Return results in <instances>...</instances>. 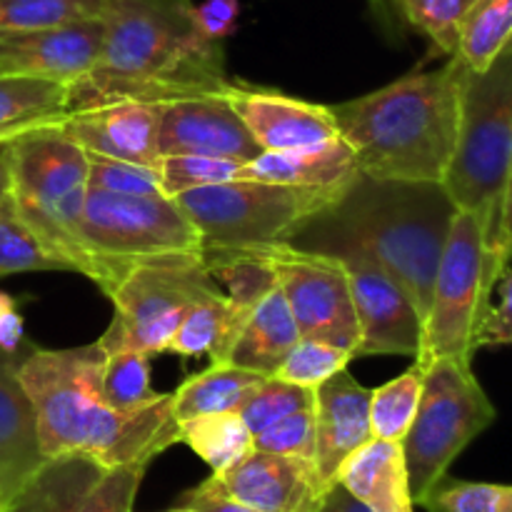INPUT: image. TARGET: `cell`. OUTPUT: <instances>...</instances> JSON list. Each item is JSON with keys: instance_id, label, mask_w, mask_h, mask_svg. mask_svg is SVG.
<instances>
[{"instance_id": "cell-49", "label": "cell", "mask_w": 512, "mask_h": 512, "mask_svg": "<svg viewBox=\"0 0 512 512\" xmlns=\"http://www.w3.org/2000/svg\"><path fill=\"white\" fill-rule=\"evenodd\" d=\"M10 185H13V180H10V153L8 148H3L0 150V203L10 195Z\"/></svg>"}, {"instance_id": "cell-2", "label": "cell", "mask_w": 512, "mask_h": 512, "mask_svg": "<svg viewBox=\"0 0 512 512\" xmlns=\"http://www.w3.org/2000/svg\"><path fill=\"white\" fill-rule=\"evenodd\" d=\"M105 353L98 343L80 348H35L15 363L38 423L43 458L85 455L110 468H148L180 443L173 393L135 410H115L103 398Z\"/></svg>"}, {"instance_id": "cell-4", "label": "cell", "mask_w": 512, "mask_h": 512, "mask_svg": "<svg viewBox=\"0 0 512 512\" xmlns=\"http://www.w3.org/2000/svg\"><path fill=\"white\" fill-rule=\"evenodd\" d=\"M455 213L458 205L445 183L358 173L340 198L313 218L368 250L403 285L425 325Z\"/></svg>"}, {"instance_id": "cell-43", "label": "cell", "mask_w": 512, "mask_h": 512, "mask_svg": "<svg viewBox=\"0 0 512 512\" xmlns=\"http://www.w3.org/2000/svg\"><path fill=\"white\" fill-rule=\"evenodd\" d=\"M193 15L198 28L208 35L210 40L223 43L233 30L238 28L240 3L238 0H205V3L193 5Z\"/></svg>"}, {"instance_id": "cell-21", "label": "cell", "mask_w": 512, "mask_h": 512, "mask_svg": "<svg viewBox=\"0 0 512 512\" xmlns=\"http://www.w3.org/2000/svg\"><path fill=\"white\" fill-rule=\"evenodd\" d=\"M355 153L340 135L290 150H265L243 165V178L298 188H345L358 175Z\"/></svg>"}, {"instance_id": "cell-6", "label": "cell", "mask_w": 512, "mask_h": 512, "mask_svg": "<svg viewBox=\"0 0 512 512\" xmlns=\"http://www.w3.org/2000/svg\"><path fill=\"white\" fill-rule=\"evenodd\" d=\"M512 160V43L480 73L463 65L460 135L445 188L460 210L480 218L493 260L500 203ZM495 273V270H493Z\"/></svg>"}, {"instance_id": "cell-26", "label": "cell", "mask_w": 512, "mask_h": 512, "mask_svg": "<svg viewBox=\"0 0 512 512\" xmlns=\"http://www.w3.org/2000/svg\"><path fill=\"white\" fill-rule=\"evenodd\" d=\"M180 443L188 445L213 473L233 468L253 450V435L238 413H208L183 420Z\"/></svg>"}, {"instance_id": "cell-11", "label": "cell", "mask_w": 512, "mask_h": 512, "mask_svg": "<svg viewBox=\"0 0 512 512\" xmlns=\"http://www.w3.org/2000/svg\"><path fill=\"white\" fill-rule=\"evenodd\" d=\"M80 235L95 263L103 293L115 275L135 260L203 250L198 228L170 195H123L90 190L85 195Z\"/></svg>"}, {"instance_id": "cell-7", "label": "cell", "mask_w": 512, "mask_h": 512, "mask_svg": "<svg viewBox=\"0 0 512 512\" xmlns=\"http://www.w3.org/2000/svg\"><path fill=\"white\" fill-rule=\"evenodd\" d=\"M115 315L95 343L103 350L135 348L150 358L168 353L180 320L198 303L223 298L203 250L135 260L115 275L105 293Z\"/></svg>"}, {"instance_id": "cell-29", "label": "cell", "mask_w": 512, "mask_h": 512, "mask_svg": "<svg viewBox=\"0 0 512 512\" xmlns=\"http://www.w3.org/2000/svg\"><path fill=\"white\" fill-rule=\"evenodd\" d=\"M65 103V85L23 75H0V128L20 123H53L65 115Z\"/></svg>"}, {"instance_id": "cell-18", "label": "cell", "mask_w": 512, "mask_h": 512, "mask_svg": "<svg viewBox=\"0 0 512 512\" xmlns=\"http://www.w3.org/2000/svg\"><path fill=\"white\" fill-rule=\"evenodd\" d=\"M370 393L373 390L358 383L348 368L315 388L313 463L328 488L335 485L345 460L373 440Z\"/></svg>"}, {"instance_id": "cell-23", "label": "cell", "mask_w": 512, "mask_h": 512, "mask_svg": "<svg viewBox=\"0 0 512 512\" xmlns=\"http://www.w3.org/2000/svg\"><path fill=\"white\" fill-rule=\"evenodd\" d=\"M298 340V323L285 303V295L275 283V288L260 300L258 308L250 313L248 323L240 330L228 355V363L263 375V378H273Z\"/></svg>"}, {"instance_id": "cell-39", "label": "cell", "mask_w": 512, "mask_h": 512, "mask_svg": "<svg viewBox=\"0 0 512 512\" xmlns=\"http://www.w3.org/2000/svg\"><path fill=\"white\" fill-rule=\"evenodd\" d=\"M88 188L123 195L163 193L158 165L100 158V155H88Z\"/></svg>"}, {"instance_id": "cell-51", "label": "cell", "mask_w": 512, "mask_h": 512, "mask_svg": "<svg viewBox=\"0 0 512 512\" xmlns=\"http://www.w3.org/2000/svg\"><path fill=\"white\" fill-rule=\"evenodd\" d=\"M168 512H193L190 508H183V505H178V508H173V510H168Z\"/></svg>"}, {"instance_id": "cell-33", "label": "cell", "mask_w": 512, "mask_h": 512, "mask_svg": "<svg viewBox=\"0 0 512 512\" xmlns=\"http://www.w3.org/2000/svg\"><path fill=\"white\" fill-rule=\"evenodd\" d=\"M105 0H0V35L103 18Z\"/></svg>"}, {"instance_id": "cell-20", "label": "cell", "mask_w": 512, "mask_h": 512, "mask_svg": "<svg viewBox=\"0 0 512 512\" xmlns=\"http://www.w3.org/2000/svg\"><path fill=\"white\" fill-rule=\"evenodd\" d=\"M15 358L0 355V505L10 503L45 463L30 398L15 370Z\"/></svg>"}, {"instance_id": "cell-37", "label": "cell", "mask_w": 512, "mask_h": 512, "mask_svg": "<svg viewBox=\"0 0 512 512\" xmlns=\"http://www.w3.org/2000/svg\"><path fill=\"white\" fill-rule=\"evenodd\" d=\"M243 165L238 160L210 158V155H168L160 158V185L163 193L175 198L188 190L220 185L243 178Z\"/></svg>"}, {"instance_id": "cell-41", "label": "cell", "mask_w": 512, "mask_h": 512, "mask_svg": "<svg viewBox=\"0 0 512 512\" xmlns=\"http://www.w3.org/2000/svg\"><path fill=\"white\" fill-rule=\"evenodd\" d=\"M313 445V408L290 413L288 418L278 420L263 433L253 435V450H263V453L313 458Z\"/></svg>"}, {"instance_id": "cell-19", "label": "cell", "mask_w": 512, "mask_h": 512, "mask_svg": "<svg viewBox=\"0 0 512 512\" xmlns=\"http://www.w3.org/2000/svg\"><path fill=\"white\" fill-rule=\"evenodd\" d=\"M60 130L88 155L158 165V108L148 103H113L75 110L60 118Z\"/></svg>"}, {"instance_id": "cell-9", "label": "cell", "mask_w": 512, "mask_h": 512, "mask_svg": "<svg viewBox=\"0 0 512 512\" xmlns=\"http://www.w3.org/2000/svg\"><path fill=\"white\" fill-rule=\"evenodd\" d=\"M345 188H298L240 178L175 195L198 228L203 248H255L288 243L313 215L340 198Z\"/></svg>"}, {"instance_id": "cell-14", "label": "cell", "mask_w": 512, "mask_h": 512, "mask_svg": "<svg viewBox=\"0 0 512 512\" xmlns=\"http://www.w3.org/2000/svg\"><path fill=\"white\" fill-rule=\"evenodd\" d=\"M158 155H210L248 160L265 153L223 93L158 103Z\"/></svg>"}, {"instance_id": "cell-15", "label": "cell", "mask_w": 512, "mask_h": 512, "mask_svg": "<svg viewBox=\"0 0 512 512\" xmlns=\"http://www.w3.org/2000/svg\"><path fill=\"white\" fill-rule=\"evenodd\" d=\"M210 483L258 512H318L328 495L313 458L250 450L240 463L210 475Z\"/></svg>"}, {"instance_id": "cell-28", "label": "cell", "mask_w": 512, "mask_h": 512, "mask_svg": "<svg viewBox=\"0 0 512 512\" xmlns=\"http://www.w3.org/2000/svg\"><path fill=\"white\" fill-rule=\"evenodd\" d=\"M512 43V0H475L460 33L455 58L473 73L488 68Z\"/></svg>"}, {"instance_id": "cell-44", "label": "cell", "mask_w": 512, "mask_h": 512, "mask_svg": "<svg viewBox=\"0 0 512 512\" xmlns=\"http://www.w3.org/2000/svg\"><path fill=\"white\" fill-rule=\"evenodd\" d=\"M180 505H183V508H190L193 512H258L248 508V505H243L240 500L225 495L223 490L215 488L210 480H203V483L195 485L193 490L183 493Z\"/></svg>"}, {"instance_id": "cell-12", "label": "cell", "mask_w": 512, "mask_h": 512, "mask_svg": "<svg viewBox=\"0 0 512 512\" xmlns=\"http://www.w3.org/2000/svg\"><path fill=\"white\" fill-rule=\"evenodd\" d=\"M288 245L310 253H323L340 260L348 273L350 295L360 325V343L355 358L373 355H405L418 358L423 350V318L403 285L353 240L325 228L310 218L293 233Z\"/></svg>"}, {"instance_id": "cell-52", "label": "cell", "mask_w": 512, "mask_h": 512, "mask_svg": "<svg viewBox=\"0 0 512 512\" xmlns=\"http://www.w3.org/2000/svg\"><path fill=\"white\" fill-rule=\"evenodd\" d=\"M0 512H5V508H3V505H0Z\"/></svg>"}, {"instance_id": "cell-16", "label": "cell", "mask_w": 512, "mask_h": 512, "mask_svg": "<svg viewBox=\"0 0 512 512\" xmlns=\"http://www.w3.org/2000/svg\"><path fill=\"white\" fill-rule=\"evenodd\" d=\"M103 18H85L30 33L0 35V75L53 80L68 88L83 78L103 48Z\"/></svg>"}, {"instance_id": "cell-13", "label": "cell", "mask_w": 512, "mask_h": 512, "mask_svg": "<svg viewBox=\"0 0 512 512\" xmlns=\"http://www.w3.org/2000/svg\"><path fill=\"white\" fill-rule=\"evenodd\" d=\"M273 273L290 313L298 323L300 338L323 340L353 353L360 343L358 313L350 295L348 273L340 260L323 253L293 248L288 243L255 245Z\"/></svg>"}, {"instance_id": "cell-45", "label": "cell", "mask_w": 512, "mask_h": 512, "mask_svg": "<svg viewBox=\"0 0 512 512\" xmlns=\"http://www.w3.org/2000/svg\"><path fill=\"white\" fill-rule=\"evenodd\" d=\"M25 343V323L18 313V300L0 290V355L15 358Z\"/></svg>"}, {"instance_id": "cell-10", "label": "cell", "mask_w": 512, "mask_h": 512, "mask_svg": "<svg viewBox=\"0 0 512 512\" xmlns=\"http://www.w3.org/2000/svg\"><path fill=\"white\" fill-rule=\"evenodd\" d=\"M493 260L480 218L470 210L455 213L448 243L440 255L423 325V350L415 360L428 365L440 358L473 363L475 335L495 293Z\"/></svg>"}, {"instance_id": "cell-50", "label": "cell", "mask_w": 512, "mask_h": 512, "mask_svg": "<svg viewBox=\"0 0 512 512\" xmlns=\"http://www.w3.org/2000/svg\"><path fill=\"white\" fill-rule=\"evenodd\" d=\"M370 5H373V10L380 15V18L400 20L398 18V0H370Z\"/></svg>"}, {"instance_id": "cell-40", "label": "cell", "mask_w": 512, "mask_h": 512, "mask_svg": "<svg viewBox=\"0 0 512 512\" xmlns=\"http://www.w3.org/2000/svg\"><path fill=\"white\" fill-rule=\"evenodd\" d=\"M145 470L148 468H140V465L105 470L78 512H133Z\"/></svg>"}, {"instance_id": "cell-46", "label": "cell", "mask_w": 512, "mask_h": 512, "mask_svg": "<svg viewBox=\"0 0 512 512\" xmlns=\"http://www.w3.org/2000/svg\"><path fill=\"white\" fill-rule=\"evenodd\" d=\"M512 260V160L508 168V178H505L503 188V203H500V220H498V238H495L493 248V270L495 278L510 268Z\"/></svg>"}, {"instance_id": "cell-24", "label": "cell", "mask_w": 512, "mask_h": 512, "mask_svg": "<svg viewBox=\"0 0 512 512\" xmlns=\"http://www.w3.org/2000/svg\"><path fill=\"white\" fill-rule=\"evenodd\" d=\"M105 468L85 455L48 458L15 493L5 512H78Z\"/></svg>"}, {"instance_id": "cell-17", "label": "cell", "mask_w": 512, "mask_h": 512, "mask_svg": "<svg viewBox=\"0 0 512 512\" xmlns=\"http://www.w3.org/2000/svg\"><path fill=\"white\" fill-rule=\"evenodd\" d=\"M223 95L263 150H290L338 135L330 105L235 80H230Z\"/></svg>"}, {"instance_id": "cell-27", "label": "cell", "mask_w": 512, "mask_h": 512, "mask_svg": "<svg viewBox=\"0 0 512 512\" xmlns=\"http://www.w3.org/2000/svg\"><path fill=\"white\" fill-rule=\"evenodd\" d=\"M233 348V330H230V305L228 298H215L198 303L180 320L178 330L170 338L168 353L180 358H203L210 363H228Z\"/></svg>"}, {"instance_id": "cell-8", "label": "cell", "mask_w": 512, "mask_h": 512, "mask_svg": "<svg viewBox=\"0 0 512 512\" xmlns=\"http://www.w3.org/2000/svg\"><path fill=\"white\" fill-rule=\"evenodd\" d=\"M495 418L498 410L475 378L473 363L440 358L425 365L418 413L400 443L415 505L448 478L450 465Z\"/></svg>"}, {"instance_id": "cell-1", "label": "cell", "mask_w": 512, "mask_h": 512, "mask_svg": "<svg viewBox=\"0 0 512 512\" xmlns=\"http://www.w3.org/2000/svg\"><path fill=\"white\" fill-rule=\"evenodd\" d=\"M193 0H105L93 68L68 85L65 113L113 103H168L223 93V43L198 28Z\"/></svg>"}, {"instance_id": "cell-48", "label": "cell", "mask_w": 512, "mask_h": 512, "mask_svg": "<svg viewBox=\"0 0 512 512\" xmlns=\"http://www.w3.org/2000/svg\"><path fill=\"white\" fill-rule=\"evenodd\" d=\"M53 123H58V120H53ZM40 125H48V123H20V125H10V128H0V150L8 148L15 138H20V135L28 133V130L40 128Z\"/></svg>"}, {"instance_id": "cell-31", "label": "cell", "mask_w": 512, "mask_h": 512, "mask_svg": "<svg viewBox=\"0 0 512 512\" xmlns=\"http://www.w3.org/2000/svg\"><path fill=\"white\" fill-rule=\"evenodd\" d=\"M103 398L115 410H135L160 393L150 385V355L135 348L103 350Z\"/></svg>"}, {"instance_id": "cell-5", "label": "cell", "mask_w": 512, "mask_h": 512, "mask_svg": "<svg viewBox=\"0 0 512 512\" xmlns=\"http://www.w3.org/2000/svg\"><path fill=\"white\" fill-rule=\"evenodd\" d=\"M58 123L28 130L8 145L10 195L45 250L65 270L93 280L95 263L80 235L88 195V153Z\"/></svg>"}, {"instance_id": "cell-22", "label": "cell", "mask_w": 512, "mask_h": 512, "mask_svg": "<svg viewBox=\"0 0 512 512\" xmlns=\"http://www.w3.org/2000/svg\"><path fill=\"white\" fill-rule=\"evenodd\" d=\"M338 485L373 512H415L403 445L373 438L340 468Z\"/></svg>"}, {"instance_id": "cell-30", "label": "cell", "mask_w": 512, "mask_h": 512, "mask_svg": "<svg viewBox=\"0 0 512 512\" xmlns=\"http://www.w3.org/2000/svg\"><path fill=\"white\" fill-rule=\"evenodd\" d=\"M425 368L415 360L403 375L370 393V428L373 438L403 443L423 395Z\"/></svg>"}, {"instance_id": "cell-47", "label": "cell", "mask_w": 512, "mask_h": 512, "mask_svg": "<svg viewBox=\"0 0 512 512\" xmlns=\"http://www.w3.org/2000/svg\"><path fill=\"white\" fill-rule=\"evenodd\" d=\"M318 512H373V510L365 508V505L360 503V500H355L343 485L335 483L333 488L328 490V495H325L323 505H320Z\"/></svg>"}, {"instance_id": "cell-32", "label": "cell", "mask_w": 512, "mask_h": 512, "mask_svg": "<svg viewBox=\"0 0 512 512\" xmlns=\"http://www.w3.org/2000/svg\"><path fill=\"white\" fill-rule=\"evenodd\" d=\"M38 270H65L60 260L45 250L33 230L20 218L13 195L0 203V278Z\"/></svg>"}, {"instance_id": "cell-25", "label": "cell", "mask_w": 512, "mask_h": 512, "mask_svg": "<svg viewBox=\"0 0 512 512\" xmlns=\"http://www.w3.org/2000/svg\"><path fill=\"white\" fill-rule=\"evenodd\" d=\"M263 380V375L230 363H210V368L190 375L178 390H173L175 420L183 423L195 415L235 413Z\"/></svg>"}, {"instance_id": "cell-38", "label": "cell", "mask_w": 512, "mask_h": 512, "mask_svg": "<svg viewBox=\"0 0 512 512\" xmlns=\"http://www.w3.org/2000/svg\"><path fill=\"white\" fill-rule=\"evenodd\" d=\"M420 508L428 512H512V485L443 478Z\"/></svg>"}, {"instance_id": "cell-35", "label": "cell", "mask_w": 512, "mask_h": 512, "mask_svg": "<svg viewBox=\"0 0 512 512\" xmlns=\"http://www.w3.org/2000/svg\"><path fill=\"white\" fill-rule=\"evenodd\" d=\"M305 408H315V390L285 383L273 375V378H265L235 413L248 425L250 435H258L278 420L288 418L290 413Z\"/></svg>"}, {"instance_id": "cell-36", "label": "cell", "mask_w": 512, "mask_h": 512, "mask_svg": "<svg viewBox=\"0 0 512 512\" xmlns=\"http://www.w3.org/2000/svg\"><path fill=\"white\" fill-rule=\"evenodd\" d=\"M350 360H355L350 350L323 343V340L300 338L298 343L293 345V350L285 355L275 378L285 380V383L300 385V388L315 390L320 388L325 380L333 378L335 373L348 368Z\"/></svg>"}, {"instance_id": "cell-3", "label": "cell", "mask_w": 512, "mask_h": 512, "mask_svg": "<svg viewBox=\"0 0 512 512\" xmlns=\"http://www.w3.org/2000/svg\"><path fill=\"white\" fill-rule=\"evenodd\" d=\"M463 63L408 73L360 98L330 105L338 135L363 175L443 183L460 135Z\"/></svg>"}, {"instance_id": "cell-42", "label": "cell", "mask_w": 512, "mask_h": 512, "mask_svg": "<svg viewBox=\"0 0 512 512\" xmlns=\"http://www.w3.org/2000/svg\"><path fill=\"white\" fill-rule=\"evenodd\" d=\"M498 303H490L478 335H475V350L503 348L512 345V270L508 268L495 283Z\"/></svg>"}, {"instance_id": "cell-34", "label": "cell", "mask_w": 512, "mask_h": 512, "mask_svg": "<svg viewBox=\"0 0 512 512\" xmlns=\"http://www.w3.org/2000/svg\"><path fill=\"white\" fill-rule=\"evenodd\" d=\"M473 5L475 0H398V18L423 33L433 48L453 58Z\"/></svg>"}]
</instances>
